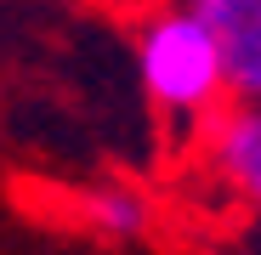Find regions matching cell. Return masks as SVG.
Masks as SVG:
<instances>
[{"mask_svg":"<svg viewBox=\"0 0 261 255\" xmlns=\"http://www.w3.org/2000/svg\"><path fill=\"white\" fill-rule=\"evenodd\" d=\"M137 79H142V97L153 102V114L170 125L176 142H199L204 119L227 102L210 34L176 0H165V6H153L142 17V29H137Z\"/></svg>","mask_w":261,"mask_h":255,"instance_id":"1","label":"cell"},{"mask_svg":"<svg viewBox=\"0 0 261 255\" xmlns=\"http://www.w3.org/2000/svg\"><path fill=\"white\" fill-rule=\"evenodd\" d=\"M199 159L222 193L261 210V102H222L199 131Z\"/></svg>","mask_w":261,"mask_h":255,"instance_id":"2","label":"cell"},{"mask_svg":"<svg viewBox=\"0 0 261 255\" xmlns=\"http://www.w3.org/2000/svg\"><path fill=\"white\" fill-rule=\"evenodd\" d=\"M199 17L222 63L227 102H261V0H176Z\"/></svg>","mask_w":261,"mask_h":255,"instance_id":"3","label":"cell"},{"mask_svg":"<svg viewBox=\"0 0 261 255\" xmlns=\"http://www.w3.org/2000/svg\"><path fill=\"white\" fill-rule=\"evenodd\" d=\"M80 221L91 227L97 238H114V244H130V238H142L153 227V204L142 187H130V182H102L80 199Z\"/></svg>","mask_w":261,"mask_h":255,"instance_id":"4","label":"cell"}]
</instances>
